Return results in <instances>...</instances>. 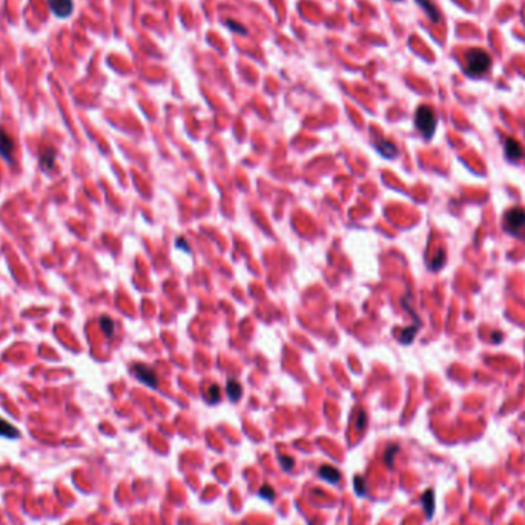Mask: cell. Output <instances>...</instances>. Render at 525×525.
Masks as SVG:
<instances>
[{"mask_svg": "<svg viewBox=\"0 0 525 525\" xmlns=\"http://www.w3.org/2000/svg\"><path fill=\"white\" fill-rule=\"evenodd\" d=\"M492 65V59L484 49L481 48H471L464 54V68L470 77L482 76L484 72Z\"/></svg>", "mask_w": 525, "mask_h": 525, "instance_id": "cell-1", "label": "cell"}, {"mask_svg": "<svg viewBox=\"0 0 525 525\" xmlns=\"http://www.w3.org/2000/svg\"><path fill=\"white\" fill-rule=\"evenodd\" d=\"M504 229L517 238H525V211L522 207H511L505 212Z\"/></svg>", "mask_w": 525, "mask_h": 525, "instance_id": "cell-2", "label": "cell"}, {"mask_svg": "<svg viewBox=\"0 0 525 525\" xmlns=\"http://www.w3.org/2000/svg\"><path fill=\"white\" fill-rule=\"evenodd\" d=\"M415 123L426 138H432L436 129V116L433 109L430 106H419L415 116Z\"/></svg>", "mask_w": 525, "mask_h": 525, "instance_id": "cell-3", "label": "cell"}, {"mask_svg": "<svg viewBox=\"0 0 525 525\" xmlns=\"http://www.w3.org/2000/svg\"><path fill=\"white\" fill-rule=\"evenodd\" d=\"M134 373L137 380H140L143 384L149 386V387H157V375L152 370V367H149L146 364H135L134 365Z\"/></svg>", "mask_w": 525, "mask_h": 525, "instance_id": "cell-4", "label": "cell"}, {"mask_svg": "<svg viewBox=\"0 0 525 525\" xmlns=\"http://www.w3.org/2000/svg\"><path fill=\"white\" fill-rule=\"evenodd\" d=\"M51 11L62 19H66L72 14L74 10V4L72 0H48Z\"/></svg>", "mask_w": 525, "mask_h": 525, "instance_id": "cell-5", "label": "cell"}, {"mask_svg": "<svg viewBox=\"0 0 525 525\" xmlns=\"http://www.w3.org/2000/svg\"><path fill=\"white\" fill-rule=\"evenodd\" d=\"M13 152H14V141L11 135L4 128H0V155L7 162H11Z\"/></svg>", "mask_w": 525, "mask_h": 525, "instance_id": "cell-6", "label": "cell"}, {"mask_svg": "<svg viewBox=\"0 0 525 525\" xmlns=\"http://www.w3.org/2000/svg\"><path fill=\"white\" fill-rule=\"evenodd\" d=\"M505 155L508 160L517 162L523 157V147L520 146V143L514 138H508L505 141Z\"/></svg>", "mask_w": 525, "mask_h": 525, "instance_id": "cell-7", "label": "cell"}, {"mask_svg": "<svg viewBox=\"0 0 525 525\" xmlns=\"http://www.w3.org/2000/svg\"><path fill=\"white\" fill-rule=\"evenodd\" d=\"M318 476L330 484H336L340 479H341V473L340 470H336L335 467H330V465H321L320 470H318Z\"/></svg>", "mask_w": 525, "mask_h": 525, "instance_id": "cell-8", "label": "cell"}, {"mask_svg": "<svg viewBox=\"0 0 525 525\" xmlns=\"http://www.w3.org/2000/svg\"><path fill=\"white\" fill-rule=\"evenodd\" d=\"M415 2L426 11V14L429 16V19L433 22V23H438L441 16H439V11L436 8V5L432 2V0H415Z\"/></svg>", "mask_w": 525, "mask_h": 525, "instance_id": "cell-9", "label": "cell"}, {"mask_svg": "<svg viewBox=\"0 0 525 525\" xmlns=\"http://www.w3.org/2000/svg\"><path fill=\"white\" fill-rule=\"evenodd\" d=\"M0 436L10 438V439H17V438H20V432L13 424H10L5 419L0 418Z\"/></svg>", "mask_w": 525, "mask_h": 525, "instance_id": "cell-10", "label": "cell"}, {"mask_svg": "<svg viewBox=\"0 0 525 525\" xmlns=\"http://www.w3.org/2000/svg\"><path fill=\"white\" fill-rule=\"evenodd\" d=\"M423 507H424L426 516L429 519H432V516L435 513V493H433V490H427L423 495Z\"/></svg>", "mask_w": 525, "mask_h": 525, "instance_id": "cell-11", "label": "cell"}, {"mask_svg": "<svg viewBox=\"0 0 525 525\" xmlns=\"http://www.w3.org/2000/svg\"><path fill=\"white\" fill-rule=\"evenodd\" d=\"M56 157H57V154H56V151H54V149H45V151H43V154H42V157H40V165H42V168L45 169V171H48V169H52V166H54V163H56Z\"/></svg>", "mask_w": 525, "mask_h": 525, "instance_id": "cell-12", "label": "cell"}, {"mask_svg": "<svg viewBox=\"0 0 525 525\" xmlns=\"http://www.w3.org/2000/svg\"><path fill=\"white\" fill-rule=\"evenodd\" d=\"M377 149H378V151H380L384 157L392 159V157L396 155V147H395V144L390 143V141H387V140L378 141V143H377Z\"/></svg>", "mask_w": 525, "mask_h": 525, "instance_id": "cell-13", "label": "cell"}, {"mask_svg": "<svg viewBox=\"0 0 525 525\" xmlns=\"http://www.w3.org/2000/svg\"><path fill=\"white\" fill-rule=\"evenodd\" d=\"M241 393H243V389H241V384L238 381H234L231 380L228 383V395L231 398V401H238L241 398Z\"/></svg>", "mask_w": 525, "mask_h": 525, "instance_id": "cell-14", "label": "cell"}, {"mask_svg": "<svg viewBox=\"0 0 525 525\" xmlns=\"http://www.w3.org/2000/svg\"><path fill=\"white\" fill-rule=\"evenodd\" d=\"M418 329H419V324H416V326H413V327H408V329H404V330L401 332L399 341H401L402 344H410L411 341H413L415 333L418 332Z\"/></svg>", "mask_w": 525, "mask_h": 525, "instance_id": "cell-15", "label": "cell"}, {"mask_svg": "<svg viewBox=\"0 0 525 525\" xmlns=\"http://www.w3.org/2000/svg\"><path fill=\"white\" fill-rule=\"evenodd\" d=\"M100 327L104 332L106 336H112L114 333V321H112L109 317H101L100 318Z\"/></svg>", "mask_w": 525, "mask_h": 525, "instance_id": "cell-16", "label": "cell"}, {"mask_svg": "<svg viewBox=\"0 0 525 525\" xmlns=\"http://www.w3.org/2000/svg\"><path fill=\"white\" fill-rule=\"evenodd\" d=\"M398 450H399V447H398L396 444H393V445H389V447H387V450H386V455H384V461H386V464H387L389 467H392V465H393V459H395V455L398 453Z\"/></svg>", "mask_w": 525, "mask_h": 525, "instance_id": "cell-17", "label": "cell"}, {"mask_svg": "<svg viewBox=\"0 0 525 525\" xmlns=\"http://www.w3.org/2000/svg\"><path fill=\"white\" fill-rule=\"evenodd\" d=\"M259 496H261L262 499H266V501H272L274 496H275V490L272 489V487H271L269 484H266V485H262L261 489H259Z\"/></svg>", "mask_w": 525, "mask_h": 525, "instance_id": "cell-18", "label": "cell"}, {"mask_svg": "<svg viewBox=\"0 0 525 525\" xmlns=\"http://www.w3.org/2000/svg\"><path fill=\"white\" fill-rule=\"evenodd\" d=\"M224 25H226L229 29H232V31H237V32H241V34H246L247 32V29L244 28V26H241L238 22H235V20H226V22H224Z\"/></svg>", "mask_w": 525, "mask_h": 525, "instance_id": "cell-19", "label": "cell"}, {"mask_svg": "<svg viewBox=\"0 0 525 525\" xmlns=\"http://www.w3.org/2000/svg\"><path fill=\"white\" fill-rule=\"evenodd\" d=\"M355 490L359 496H364L365 495V482H364V478L361 476H356L355 478Z\"/></svg>", "mask_w": 525, "mask_h": 525, "instance_id": "cell-20", "label": "cell"}, {"mask_svg": "<svg viewBox=\"0 0 525 525\" xmlns=\"http://www.w3.org/2000/svg\"><path fill=\"white\" fill-rule=\"evenodd\" d=\"M280 464L284 470H292L295 465V459L292 456H280Z\"/></svg>", "mask_w": 525, "mask_h": 525, "instance_id": "cell-21", "label": "cell"}, {"mask_svg": "<svg viewBox=\"0 0 525 525\" xmlns=\"http://www.w3.org/2000/svg\"><path fill=\"white\" fill-rule=\"evenodd\" d=\"M209 401L211 402H218L220 401V387L215 386V384L209 387Z\"/></svg>", "mask_w": 525, "mask_h": 525, "instance_id": "cell-22", "label": "cell"}, {"mask_svg": "<svg viewBox=\"0 0 525 525\" xmlns=\"http://www.w3.org/2000/svg\"><path fill=\"white\" fill-rule=\"evenodd\" d=\"M444 258H445L444 252H442V250H441V252H438V258H436V259H433L432 269H439V268L442 266V261H444Z\"/></svg>", "mask_w": 525, "mask_h": 525, "instance_id": "cell-23", "label": "cell"}, {"mask_svg": "<svg viewBox=\"0 0 525 525\" xmlns=\"http://www.w3.org/2000/svg\"><path fill=\"white\" fill-rule=\"evenodd\" d=\"M365 421H367V418H365V413H364V411L361 410V411H359V418H358V424H356V429L362 430V429L365 427Z\"/></svg>", "mask_w": 525, "mask_h": 525, "instance_id": "cell-24", "label": "cell"}]
</instances>
